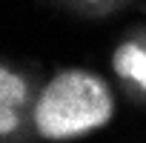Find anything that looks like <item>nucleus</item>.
Listing matches in <instances>:
<instances>
[{"label":"nucleus","mask_w":146,"mask_h":143,"mask_svg":"<svg viewBox=\"0 0 146 143\" xmlns=\"http://www.w3.org/2000/svg\"><path fill=\"white\" fill-rule=\"evenodd\" d=\"M115 115L109 86L83 69H69L43 89L35 123L37 132L49 140H69L100 129Z\"/></svg>","instance_id":"nucleus-1"},{"label":"nucleus","mask_w":146,"mask_h":143,"mask_svg":"<svg viewBox=\"0 0 146 143\" xmlns=\"http://www.w3.org/2000/svg\"><path fill=\"white\" fill-rule=\"evenodd\" d=\"M115 69L117 75L146 86V49H140L137 43H123L115 52Z\"/></svg>","instance_id":"nucleus-2"},{"label":"nucleus","mask_w":146,"mask_h":143,"mask_svg":"<svg viewBox=\"0 0 146 143\" xmlns=\"http://www.w3.org/2000/svg\"><path fill=\"white\" fill-rule=\"evenodd\" d=\"M23 100V83H20V77H15V75H9V72L3 69L0 72V103H3V132H12L15 129V117H12V109H15V103H20Z\"/></svg>","instance_id":"nucleus-3"}]
</instances>
